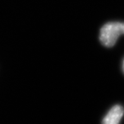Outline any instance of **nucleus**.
<instances>
[{
  "instance_id": "1",
  "label": "nucleus",
  "mask_w": 124,
  "mask_h": 124,
  "mask_svg": "<svg viewBox=\"0 0 124 124\" xmlns=\"http://www.w3.org/2000/svg\"><path fill=\"white\" fill-rule=\"evenodd\" d=\"M124 34V22H108L101 28L99 40L104 46L113 47L118 37Z\"/></svg>"
},
{
  "instance_id": "2",
  "label": "nucleus",
  "mask_w": 124,
  "mask_h": 124,
  "mask_svg": "<svg viewBox=\"0 0 124 124\" xmlns=\"http://www.w3.org/2000/svg\"><path fill=\"white\" fill-rule=\"evenodd\" d=\"M124 114V109L121 105L113 107L103 120V124H119Z\"/></svg>"
},
{
  "instance_id": "3",
  "label": "nucleus",
  "mask_w": 124,
  "mask_h": 124,
  "mask_svg": "<svg viewBox=\"0 0 124 124\" xmlns=\"http://www.w3.org/2000/svg\"><path fill=\"white\" fill-rule=\"evenodd\" d=\"M122 69H123V71L124 72V61H123V64H122Z\"/></svg>"
}]
</instances>
